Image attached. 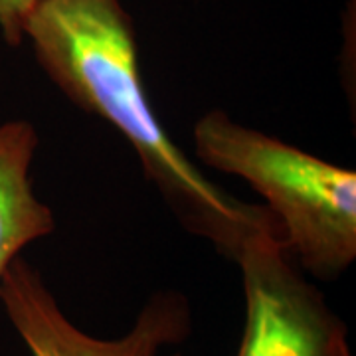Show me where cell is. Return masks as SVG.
Wrapping results in <instances>:
<instances>
[{
	"mask_svg": "<svg viewBox=\"0 0 356 356\" xmlns=\"http://www.w3.org/2000/svg\"><path fill=\"white\" fill-rule=\"evenodd\" d=\"M24 38L70 102L123 135L145 178L191 234L232 261L266 234L281 240L264 204L222 191L168 137L143 86L135 30L121 0H42L26 20Z\"/></svg>",
	"mask_w": 356,
	"mask_h": 356,
	"instance_id": "obj_1",
	"label": "cell"
},
{
	"mask_svg": "<svg viewBox=\"0 0 356 356\" xmlns=\"http://www.w3.org/2000/svg\"><path fill=\"white\" fill-rule=\"evenodd\" d=\"M204 165L243 178L280 224L293 261L318 280H334L356 257V175L289 143L250 129L224 111L194 125Z\"/></svg>",
	"mask_w": 356,
	"mask_h": 356,
	"instance_id": "obj_2",
	"label": "cell"
},
{
	"mask_svg": "<svg viewBox=\"0 0 356 356\" xmlns=\"http://www.w3.org/2000/svg\"><path fill=\"white\" fill-rule=\"evenodd\" d=\"M242 269L245 329L238 356H350L346 327L275 234L236 257Z\"/></svg>",
	"mask_w": 356,
	"mask_h": 356,
	"instance_id": "obj_3",
	"label": "cell"
},
{
	"mask_svg": "<svg viewBox=\"0 0 356 356\" xmlns=\"http://www.w3.org/2000/svg\"><path fill=\"white\" fill-rule=\"evenodd\" d=\"M0 305L32 356H159L192 331L188 299L161 291L145 303L123 337H93L65 317L38 271L20 255L0 275Z\"/></svg>",
	"mask_w": 356,
	"mask_h": 356,
	"instance_id": "obj_4",
	"label": "cell"
},
{
	"mask_svg": "<svg viewBox=\"0 0 356 356\" xmlns=\"http://www.w3.org/2000/svg\"><path fill=\"white\" fill-rule=\"evenodd\" d=\"M38 135L28 121L0 125V275L28 243L50 236L56 220L34 192L30 168Z\"/></svg>",
	"mask_w": 356,
	"mask_h": 356,
	"instance_id": "obj_5",
	"label": "cell"
},
{
	"mask_svg": "<svg viewBox=\"0 0 356 356\" xmlns=\"http://www.w3.org/2000/svg\"><path fill=\"white\" fill-rule=\"evenodd\" d=\"M42 0H0V34L6 44L20 46L24 24Z\"/></svg>",
	"mask_w": 356,
	"mask_h": 356,
	"instance_id": "obj_6",
	"label": "cell"
}]
</instances>
